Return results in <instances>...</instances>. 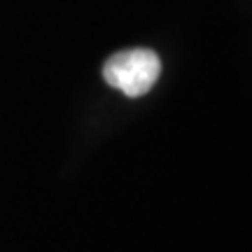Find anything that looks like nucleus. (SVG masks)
Here are the masks:
<instances>
[{
  "label": "nucleus",
  "mask_w": 252,
  "mask_h": 252,
  "mask_svg": "<svg viewBox=\"0 0 252 252\" xmlns=\"http://www.w3.org/2000/svg\"><path fill=\"white\" fill-rule=\"evenodd\" d=\"M161 75V59L157 52L135 47L112 54L103 65V77L110 87H115L128 98L145 96Z\"/></svg>",
  "instance_id": "f257e3e1"
}]
</instances>
